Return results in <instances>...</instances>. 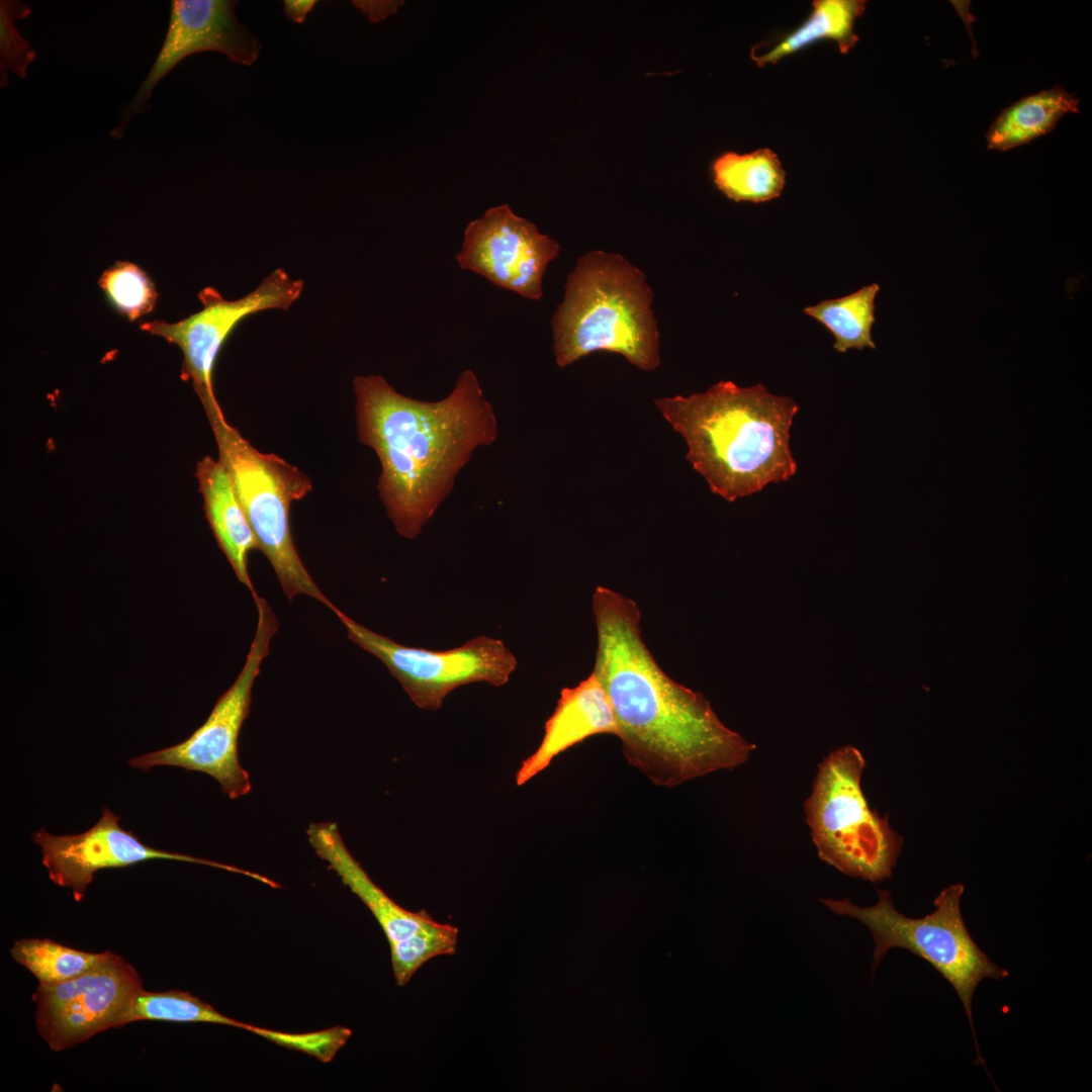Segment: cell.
Listing matches in <instances>:
<instances>
[{
    "label": "cell",
    "mask_w": 1092,
    "mask_h": 1092,
    "mask_svg": "<svg viewBox=\"0 0 1092 1092\" xmlns=\"http://www.w3.org/2000/svg\"><path fill=\"white\" fill-rule=\"evenodd\" d=\"M593 673L614 711L627 762L656 787L674 788L747 761L755 745L725 726L710 702L669 677L645 645L640 610L624 595L598 586Z\"/></svg>",
    "instance_id": "1"
},
{
    "label": "cell",
    "mask_w": 1092,
    "mask_h": 1092,
    "mask_svg": "<svg viewBox=\"0 0 1092 1092\" xmlns=\"http://www.w3.org/2000/svg\"><path fill=\"white\" fill-rule=\"evenodd\" d=\"M359 441L381 464L377 489L397 534L418 537L475 450L498 437L492 404L465 369L437 401L408 397L381 375L353 379Z\"/></svg>",
    "instance_id": "2"
},
{
    "label": "cell",
    "mask_w": 1092,
    "mask_h": 1092,
    "mask_svg": "<svg viewBox=\"0 0 1092 1092\" xmlns=\"http://www.w3.org/2000/svg\"><path fill=\"white\" fill-rule=\"evenodd\" d=\"M685 439L687 460L728 502L789 480L797 471L790 429L799 405L757 384L720 381L703 393L654 400Z\"/></svg>",
    "instance_id": "3"
},
{
    "label": "cell",
    "mask_w": 1092,
    "mask_h": 1092,
    "mask_svg": "<svg viewBox=\"0 0 1092 1092\" xmlns=\"http://www.w3.org/2000/svg\"><path fill=\"white\" fill-rule=\"evenodd\" d=\"M652 299L644 273L623 256L599 250L580 256L551 321L556 364L563 368L608 351L655 370L660 356Z\"/></svg>",
    "instance_id": "4"
},
{
    "label": "cell",
    "mask_w": 1092,
    "mask_h": 1092,
    "mask_svg": "<svg viewBox=\"0 0 1092 1092\" xmlns=\"http://www.w3.org/2000/svg\"><path fill=\"white\" fill-rule=\"evenodd\" d=\"M876 890L878 902L870 907L857 906L848 898L819 900L831 912L854 918L870 929L875 943L873 977L886 953L900 947L929 963L952 986L973 1033L975 1063L986 1069L973 1021V995L982 980H1002L1009 972L993 963L969 932L961 911L964 885L944 888L933 901L935 910L921 918L903 915L896 909L888 890Z\"/></svg>",
    "instance_id": "5"
},
{
    "label": "cell",
    "mask_w": 1092,
    "mask_h": 1092,
    "mask_svg": "<svg viewBox=\"0 0 1092 1092\" xmlns=\"http://www.w3.org/2000/svg\"><path fill=\"white\" fill-rule=\"evenodd\" d=\"M205 414L218 459L283 593L290 601L297 595L309 596L334 611L336 606L321 592L300 560L291 535L290 506L311 490L309 478L279 456L258 451L228 423L220 406Z\"/></svg>",
    "instance_id": "6"
},
{
    "label": "cell",
    "mask_w": 1092,
    "mask_h": 1092,
    "mask_svg": "<svg viewBox=\"0 0 1092 1092\" xmlns=\"http://www.w3.org/2000/svg\"><path fill=\"white\" fill-rule=\"evenodd\" d=\"M866 759L845 745L818 764L804 803L818 856L846 876L878 883L893 877L903 837L869 806L862 792Z\"/></svg>",
    "instance_id": "7"
},
{
    "label": "cell",
    "mask_w": 1092,
    "mask_h": 1092,
    "mask_svg": "<svg viewBox=\"0 0 1092 1092\" xmlns=\"http://www.w3.org/2000/svg\"><path fill=\"white\" fill-rule=\"evenodd\" d=\"M252 597L258 613L257 628L244 667L233 686L218 698L206 721L190 737L131 758L128 765L143 771L157 765L200 771L215 779L231 799L250 793V776L240 763L238 740L249 716L254 681L278 629L277 618L267 602L257 593Z\"/></svg>",
    "instance_id": "8"
},
{
    "label": "cell",
    "mask_w": 1092,
    "mask_h": 1092,
    "mask_svg": "<svg viewBox=\"0 0 1092 1092\" xmlns=\"http://www.w3.org/2000/svg\"><path fill=\"white\" fill-rule=\"evenodd\" d=\"M333 612L345 626L348 638L381 660L422 709H440L450 692L467 684L483 681L502 687L518 664L499 639L478 636L459 647L434 651L401 645L357 623L337 607Z\"/></svg>",
    "instance_id": "9"
},
{
    "label": "cell",
    "mask_w": 1092,
    "mask_h": 1092,
    "mask_svg": "<svg viewBox=\"0 0 1092 1092\" xmlns=\"http://www.w3.org/2000/svg\"><path fill=\"white\" fill-rule=\"evenodd\" d=\"M301 279L277 268L245 296L229 300L216 289L198 293L202 309L175 323L146 322L144 332L177 345L183 355L181 378L189 380L203 408L219 406L213 388L217 356L235 329L248 316L267 309L287 310L301 295Z\"/></svg>",
    "instance_id": "10"
},
{
    "label": "cell",
    "mask_w": 1092,
    "mask_h": 1092,
    "mask_svg": "<svg viewBox=\"0 0 1092 1092\" xmlns=\"http://www.w3.org/2000/svg\"><path fill=\"white\" fill-rule=\"evenodd\" d=\"M142 990L135 969L106 950L96 966L76 978L38 984L32 994L37 1031L53 1051L71 1049L106 1029L125 1025Z\"/></svg>",
    "instance_id": "11"
},
{
    "label": "cell",
    "mask_w": 1092,
    "mask_h": 1092,
    "mask_svg": "<svg viewBox=\"0 0 1092 1092\" xmlns=\"http://www.w3.org/2000/svg\"><path fill=\"white\" fill-rule=\"evenodd\" d=\"M306 834L316 855L328 862L378 921L390 946L398 986L408 983L429 960L455 953L458 928L435 921L425 911H408L390 899L348 850L336 823L310 824Z\"/></svg>",
    "instance_id": "12"
},
{
    "label": "cell",
    "mask_w": 1092,
    "mask_h": 1092,
    "mask_svg": "<svg viewBox=\"0 0 1092 1092\" xmlns=\"http://www.w3.org/2000/svg\"><path fill=\"white\" fill-rule=\"evenodd\" d=\"M238 1L173 0L161 50L133 98L123 103L120 120L109 135L121 140L136 114L151 108L159 82L186 57L206 51L224 54L232 62L251 66L261 50L258 37L235 14Z\"/></svg>",
    "instance_id": "13"
},
{
    "label": "cell",
    "mask_w": 1092,
    "mask_h": 1092,
    "mask_svg": "<svg viewBox=\"0 0 1092 1092\" xmlns=\"http://www.w3.org/2000/svg\"><path fill=\"white\" fill-rule=\"evenodd\" d=\"M559 252L554 239L503 204L467 223L456 260L497 287L539 300L545 270Z\"/></svg>",
    "instance_id": "14"
},
{
    "label": "cell",
    "mask_w": 1092,
    "mask_h": 1092,
    "mask_svg": "<svg viewBox=\"0 0 1092 1092\" xmlns=\"http://www.w3.org/2000/svg\"><path fill=\"white\" fill-rule=\"evenodd\" d=\"M119 820V816L104 807L98 822L83 833L53 835L42 828L32 833L34 843L41 849V861L49 878L58 886L71 888L75 901L83 899L97 871L158 858L201 863L267 882L266 877L250 871L146 845L132 831L122 829Z\"/></svg>",
    "instance_id": "15"
},
{
    "label": "cell",
    "mask_w": 1092,
    "mask_h": 1092,
    "mask_svg": "<svg viewBox=\"0 0 1092 1092\" xmlns=\"http://www.w3.org/2000/svg\"><path fill=\"white\" fill-rule=\"evenodd\" d=\"M618 728L611 702L592 672L573 688L565 687L544 727L537 749L516 775L518 786L544 770L560 753L598 734L617 736Z\"/></svg>",
    "instance_id": "16"
},
{
    "label": "cell",
    "mask_w": 1092,
    "mask_h": 1092,
    "mask_svg": "<svg viewBox=\"0 0 1092 1092\" xmlns=\"http://www.w3.org/2000/svg\"><path fill=\"white\" fill-rule=\"evenodd\" d=\"M195 476L203 498L205 518L216 543L238 580L253 595L256 590L249 574L248 558L251 551L260 550V547L231 477L220 460L210 456L198 461Z\"/></svg>",
    "instance_id": "17"
},
{
    "label": "cell",
    "mask_w": 1092,
    "mask_h": 1092,
    "mask_svg": "<svg viewBox=\"0 0 1092 1092\" xmlns=\"http://www.w3.org/2000/svg\"><path fill=\"white\" fill-rule=\"evenodd\" d=\"M1080 98L1056 85L1027 95L1001 111L986 132L987 147L1001 152L1030 143L1054 130L1067 113H1078Z\"/></svg>",
    "instance_id": "18"
},
{
    "label": "cell",
    "mask_w": 1092,
    "mask_h": 1092,
    "mask_svg": "<svg viewBox=\"0 0 1092 1092\" xmlns=\"http://www.w3.org/2000/svg\"><path fill=\"white\" fill-rule=\"evenodd\" d=\"M863 0H815L812 11L796 29L778 40L761 55H751L760 67L776 64L783 58L823 39L834 40L840 53L847 54L858 41L854 22L862 15Z\"/></svg>",
    "instance_id": "19"
},
{
    "label": "cell",
    "mask_w": 1092,
    "mask_h": 1092,
    "mask_svg": "<svg viewBox=\"0 0 1092 1092\" xmlns=\"http://www.w3.org/2000/svg\"><path fill=\"white\" fill-rule=\"evenodd\" d=\"M717 188L734 201L765 202L779 197L786 182V172L769 149L739 155L728 152L712 165Z\"/></svg>",
    "instance_id": "20"
},
{
    "label": "cell",
    "mask_w": 1092,
    "mask_h": 1092,
    "mask_svg": "<svg viewBox=\"0 0 1092 1092\" xmlns=\"http://www.w3.org/2000/svg\"><path fill=\"white\" fill-rule=\"evenodd\" d=\"M879 290L880 285L872 283L846 296L825 299L803 310L831 332L835 339L833 348L837 352L875 349L872 327L876 321L875 300Z\"/></svg>",
    "instance_id": "21"
},
{
    "label": "cell",
    "mask_w": 1092,
    "mask_h": 1092,
    "mask_svg": "<svg viewBox=\"0 0 1092 1092\" xmlns=\"http://www.w3.org/2000/svg\"><path fill=\"white\" fill-rule=\"evenodd\" d=\"M139 1020L217 1023L244 1028L262 1037H265L268 1032L266 1028L228 1017L199 998L179 990L166 992L142 990L131 1004L126 1024Z\"/></svg>",
    "instance_id": "22"
},
{
    "label": "cell",
    "mask_w": 1092,
    "mask_h": 1092,
    "mask_svg": "<svg viewBox=\"0 0 1092 1092\" xmlns=\"http://www.w3.org/2000/svg\"><path fill=\"white\" fill-rule=\"evenodd\" d=\"M10 954L30 971L39 984L55 985L91 970L103 958L104 951L87 952L47 938H23L13 943Z\"/></svg>",
    "instance_id": "23"
},
{
    "label": "cell",
    "mask_w": 1092,
    "mask_h": 1092,
    "mask_svg": "<svg viewBox=\"0 0 1092 1092\" xmlns=\"http://www.w3.org/2000/svg\"><path fill=\"white\" fill-rule=\"evenodd\" d=\"M98 284L109 304L130 322L151 312L157 303L154 282L131 262H115L103 271Z\"/></svg>",
    "instance_id": "24"
},
{
    "label": "cell",
    "mask_w": 1092,
    "mask_h": 1092,
    "mask_svg": "<svg viewBox=\"0 0 1092 1092\" xmlns=\"http://www.w3.org/2000/svg\"><path fill=\"white\" fill-rule=\"evenodd\" d=\"M31 14V7L18 0L0 1V87L8 86V73L24 79L36 58L31 43L18 32L15 21Z\"/></svg>",
    "instance_id": "25"
},
{
    "label": "cell",
    "mask_w": 1092,
    "mask_h": 1092,
    "mask_svg": "<svg viewBox=\"0 0 1092 1092\" xmlns=\"http://www.w3.org/2000/svg\"><path fill=\"white\" fill-rule=\"evenodd\" d=\"M351 1035L352 1031L342 1026L308 1033L286 1032L283 1046L303 1052L328 1063L346 1044Z\"/></svg>",
    "instance_id": "26"
},
{
    "label": "cell",
    "mask_w": 1092,
    "mask_h": 1092,
    "mask_svg": "<svg viewBox=\"0 0 1092 1092\" xmlns=\"http://www.w3.org/2000/svg\"><path fill=\"white\" fill-rule=\"evenodd\" d=\"M316 1L286 0L284 1V14L292 21L302 23L307 13L314 7Z\"/></svg>",
    "instance_id": "27"
},
{
    "label": "cell",
    "mask_w": 1092,
    "mask_h": 1092,
    "mask_svg": "<svg viewBox=\"0 0 1092 1092\" xmlns=\"http://www.w3.org/2000/svg\"><path fill=\"white\" fill-rule=\"evenodd\" d=\"M402 2L385 1V2H369L366 4L362 2V10L369 14L372 21H378L380 18L388 16L390 13H394L398 5Z\"/></svg>",
    "instance_id": "28"
}]
</instances>
